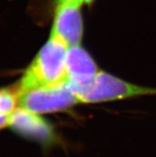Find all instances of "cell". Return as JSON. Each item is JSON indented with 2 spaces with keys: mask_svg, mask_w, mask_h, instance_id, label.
<instances>
[{
  "mask_svg": "<svg viewBox=\"0 0 156 157\" xmlns=\"http://www.w3.org/2000/svg\"><path fill=\"white\" fill-rule=\"evenodd\" d=\"M68 47L59 38L50 36L24 73L18 86V92L67 83Z\"/></svg>",
  "mask_w": 156,
  "mask_h": 157,
  "instance_id": "6da1fadb",
  "label": "cell"
},
{
  "mask_svg": "<svg viewBox=\"0 0 156 157\" xmlns=\"http://www.w3.org/2000/svg\"><path fill=\"white\" fill-rule=\"evenodd\" d=\"M80 102L97 103L144 94H156V90L126 82L105 72L99 71L95 78L85 86L75 87L69 83Z\"/></svg>",
  "mask_w": 156,
  "mask_h": 157,
  "instance_id": "7a4b0ae2",
  "label": "cell"
},
{
  "mask_svg": "<svg viewBox=\"0 0 156 157\" xmlns=\"http://www.w3.org/2000/svg\"><path fill=\"white\" fill-rule=\"evenodd\" d=\"M80 102L69 83L35 88L19 93L18 105L34 113H49L69 109Z\"/></svg>",
  "mask_w": 156,
  "mask_h": 157,
  "instance_id": "3957f363",
  "label": "cell"
},
{
  "mask_svg": "<svg viewBox=\"0 0 156 157\" xmlns=\"http://www.w3.org/2000/svg\"><path fill=\"white\" fill-rule=\"evenodd\" d=\"M82 0H57L50 36L59 38L68 46H77L83 34Z\"/></svg>",
  "mask_w": 156,
  "mask_h": 157,
  "instance_id": "277c9868",
  "label": "cell"
},
{
  "mask_svg": "<svg viewBox=\"0 0 156 157\" xmlns=\"http://www.w3.org/2000/svg\"><path fill=\"white\" fill-rule=\"evenodd\" d=\"M8 126L20 136L39 144L44 148H50L58 144L56 132L49 122L21 107L10 114Z\"/></svg>",
  "mask_w": 156,
  "mask_h": 157,
  "instance_id": "5b68a950",
  "label": "cell"
},
{
  "mask_svg": "<svg viewBox=\"0 0 156 157\" xmlns=\"http://www.w3.org/2000/svg\"><path fill=\"white\" fill-rule=\"evenodd\" d=\"M66 65L69 82L75 87L89 84L99 72L90 54L79 46H72L68 50Z\"/></svg>",
  "mask_w": 156,
  "mask_h": 157,
  "instance_id": "8992f818",
  "label": "cell"
},
{
  "mask_svg": "<svg viewBox=\"0 0 156 157\" xmlns=\"http://www.w3.org/2000/svg\"><path fill=\"white\" fill-rule=\"evenodd\" d=\"M18 86L0 89V114L10 116L18 106Z\"/></svg>",
  "mask_w": 156,
  "mask_h": 157,
  "instance_id": "52a82bcc",
  "label": "cell"
},
{
  "mask_svg": "<svg viewBox=\"0 0 156 157\" xmlns=\"http://www.w3.org/2000/svg\"><path fill=\"white\" fill-rule=\"evenodd\" d=\"M10 116L0 114V129H2V128H3L5 127H7L9 125Z\"/></svg>",
  "mask_w": 156,
  "mask_h": 157,
  "instance_id": "ba28073f",
  "label": "cell"
}]
</instances>
